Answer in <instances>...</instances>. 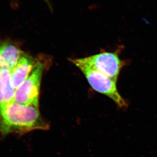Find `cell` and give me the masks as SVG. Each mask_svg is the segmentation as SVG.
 I'll list each match as a JSON object with an SVG mask.
<instances>
[{"label":"cell","instance_id":"obj_1","mask_svg":"<svg viewBox=\"0 0 157 157\" xmlns=\"http://www.w3.org/2000/svg\"><path fill=\"white\" fill-rule=\"evenodd\" d=\"M48 126L42 119L39 106L13 101L0 108V134L27 133L36 130H46Z\"/></svg>","mask_w":157,"mask_h":157},{"label":"cell","instance_id":"obj_2","mask_svg":"<svg viewBox=\"0 0 157 157\" xmlns=\"http://www.w3.org/2000/svg\"><path fill=\"white\" fill-rule=\"evenodd\" d=\"M71 61L83 73L94 90L110 98L119 108L123 109L127 108V103L117 90V81L80 62L77 59H71Z\"/></svg>","mask_w":157,"mask_h":157},{"label":"cell","instance_id":"obj_3","mask_svg":"<svg viewBox=\"0 0 157 157\" xmlns=\"http://www.w3.org/2000/svg\"><path fill=\"white\" fill-rule=\"evenodd\" d=\"M77 59L117 82L121 71L124 66V62L121 59L117 52H105Z\"/></svg>","mask_w":157,"mask_h":157},{"label":"cell","instance_id":"obj_4","mask_svg":"<svg viewBox=\"0 0 157 157\" xmlns=\"http://www.w3.org/2000/svg\"><path fill=\"white\" fill-rule=\"evenodd\" d=\"M43 66L39 63L31 75L15 89L14 101L19 104L39 106Z\"/></svg>","mask_w":157,"mask_h":157},{"label":"cell","instance_id":"obj_5","mask_svg":"<svg viewBox=\"0 0 157 157\" xmlns=\"http://www.w3.org/2000/svg\"><path fill=\"white\" fill-rule=\"evenodd\" d=\"M39 64V63L33 57L24 54L11 70V82L14 88L17 89L25 82Z\"/></svg>","mask_w":157,"mask_h":157},{"label":"cell","instance_id":"obj_6","mask_svg":"<svg viewBox=\"0 0 157 157\" xmlns=\"http://www.w3.org/2000/svg\"><path fill=\"white\" fill-rule=\"evenodd\" d=\"M24 54L15 45L0 40V69L12 70Z\"/></svg>","mask_w":157,"mask_h":157},{"label":"cell","instance_id":"obj_7","mask_svg":"<svg viewBox=\"0 0 157 157\" xmlns=\"http://www.w3.org/2000/svg\"><path fill=\"white\" fill-rule=\"evenodd\" d=\"M15 90L11 82V70L0 69V108L14 101Z\"/></svg>","mask_w":157,"mask_h":157}]
</instances>
